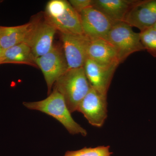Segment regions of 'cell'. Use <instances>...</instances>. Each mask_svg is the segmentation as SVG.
<instances>
[{
  "instance_id": "13",
  "label": "cell",
  "mask_w": 156,
  "mask_h": 156,
  "mask_svg": "<svg viewBox=\"0 0 156 156\" xmlns=\"http://www.w3.org/2000/svg\"><path fill=\"white\" fill-rule=\"evenodd\" d=\"M87 56L88 58L104 65L119 66L120 64L115 48L104 39L90 40L87 50Z\"/></svg>"
},
{
  "instance_id": "14",
  "label": "cell",
  "mask_w": 156,
  "mask_h": 156,
  "mask_svg": "<svg viewBox=\"0 0 156 156\" xmlns=\"http://www.w3.org/2000/svg\"><path fill=\"white\" fill-rule=\"evenodd\" d=\"M35 22L13 27L0 26V46L6 50L21 43H27Z\"/></svg>"
},
{
  "instance_id": "12",
  "label": "cell",
  "mask_w": 156,
  "mask_h": 156,
  "mask_svg": "<svg viewBox=\"0 0 156 156\" xmlns=\"http://www.w3.org/2000/svg\"><path fill=\"white\" fill-rule=\"evenodd\" d=\"M139 0H92V6L114 23L124 22L127 14Z\"/></svg>"
},
{
  "instance_id": "17",
  "label": "cell",
  "mask_w": 156,
  "mask_h": 156,
  "mask_svg": "<svg viewBox=\"0 0 156 156\" xmlns=\"http://www.w3.org/2000/svg\"><path fill=\"white\" fill-rule=\"evenodd\" d=\"M110 146H101L96 147H84L80 150L68 151L64 156H112Z\"/></svg>"
},
{
  "instance_id": "1",
  "label": "cell",
  "mask_w": 156,
  "mask_h": 156,
  "mask_svg": "<svg viewBox=\"0 0 156 156\" xmlns=\"http://www.w3.org/2000/svg\"><path fill=\"white\" fill-rule=\"evenodd\" d=\"M23 104L29 109L39 111L53 117L63 125L70 134H81L84 136L87 135V130L73 119L64 98L56 89H53V92L44 100L24 102Z\"/></svg>"
},
{
  "instance_id": "7",
  "label": "cell",
  "mask_w": 156,
  "mask_h": 156,
  "mask_svg": "<svg viewBox=\"0 0 156 156\" xmlns=\"http://www.w3.org/2000/svg\"><path fill=\"white\" fill-rule=\"evenodd\" d=\"M83 34L90 40H106L109 32L115 23L93 6L80 13Z\"/></svg>"
},
{
  "instance_id": "20",
  "label": "cell",
  "mask_w": 156,
  "mask_h": 156,
  "mask_svg": "<svg viewBox=\"0 0 156 156\" xmlns=\"http://www.w3.org/2000/svg\"><path fill=\"white\" fill-rule=\"evenodd\" d=\"M153 27H154V28L156 30V23L155 24H154V26Z\"/></svg>"
},
{
  "instance_id": "9",
  "label": "cell",
  "mask_w": 156,
  "mask_h": 156,
  "mask_svg": "<svg viewBox=\"0 0 156 156\" xmlns=\"http://www.w3.org/2000/svg\"><path fill=\"white\" fill-rule=\"evenodd\" d=\"M56 29L49 21L35 22L28 41L34 58L43 56L53 48V41Z\"/></svg>"
},
{
  "instance_id": "3",
  "label": "cell",
  "mask_w": 156,
  "mask_h": 156,
  "mask_svg": "<svg viewBox=\"0 0 156 156\" xmlns=\"http://www.w3.org/2000/svg\"><path fill=\"white\" fill-rule=\"evenodd\" d=\"M46 19L60 33L83 34L80 14L69 2L51 0L45 9Z\"/></svg>"
},
{
  "instance_id": "15",
  "label": "cell",
  "mask_w": 156,
  "mask_h": 156,
  "mask_svg": "<svg viewBox=\"0 0 156 156\" xmlns=\"http://www.w3.org/2000/svg\"><path fill=\"white\" fill-rule=\"evenodd\" d=\"M34 59L29 45L23 43L4 50L1 64H35Z\"/></svg>"
},
{
  "instance_id": "19",
  "label": "cell",
  "mask_w": 156,
  "mask_h": 156,
  "mask_svg": "<svg viewBox=\"0 0 156 156\" xmlns=\"http://www.w3.org/2000/svg\"><path fill=\"white\" fill-rule=\"evenodd\" d=\"M3 53H4V50H3L2 48H1L0 46V60H2V58Z\"/></svg>"
},
{
  "instance_id": "8",
  "label": "cell",
  "mask_w": 156,
  "mask_h": 156,
  "mask_svg": "<svg viewBox=\"0 0 156 156\" xmlns=\"http://www.w3.org/2000/svg\"><path fill=\"white\" fill-rule=\"evenodd\" d=\"M60 34L68 69L83 67L90 39L84 34Z\"/></svg>"
},
{
  "instance_id": "4",
  "label": "cell",
  "mask_w": 156,
  "mask_h": 156,
  "mask_svg": "<svg viewBox=\"0 0 156 156\" xmlns=\"http://www.w3.org/2000/svg\"><path fill=\"white\" fill-rule=\"evenodd\" d=\"M106 41L115 48L120 63L133 53L145 50L140 34L134 32L131 26L125 22L115 23Z\"/></svg>"
},
{
  "instance_id": "5",
  "label": "cell",
  "mask_w": 156,
  "mask_h": 156,
  "mask_svg": "<svg viewBox=\"0 0 156 156\" xmlns=\"http://www.w3.org/2000/svg\"><path fill=\"white\" fill-rule=\"evenodd\" d=\"M34 63L42 71L50 94L53 85L68 70L64 52L53 45L50 52L35 58Z\"/></svg>"
},
{
  "instance_id": "2",
  "label": "cell",
  "mask_w": 156,
  "mask_h": 156,
  "mask_svg": "<svg viewBox=\"0 0 156 156\" xmlns=\"http://www.w3.org/2000/svg\"><path fill=\"white\" fill-rule=\"evenodd\" d=\"M54 89L64 98L71 113L77 111L81 101L91 89L84 67L68 70L55 83Z\"/></svg>"
},
{
  "instance_id": "16",
  "label": "cell",
  "mask_w": 156,
  "mask_h": 156,
  "mask_svg": "<svg viewBox=\"0 0 156 156\" xmlns=\"http://www.w3.org/2000/svg\"><path fill=\"white\" fill-rule=\"evenodd\" d=\"M140 41L145 50L156 58V30L154 27L146 29L139 33Z\"/></svg>"
},
{
  "instance_id": "6",
  "label": "cell",
  "mask_w": 156,
  "mask_h": 156,
  "mask_svg": "<svg viewBox=\"0 0 156 156\" xmlns=\"http://www.w3.org/2000/svg\"><path fill=\"white\" fill-rule=\"evenodd\" d=\"M107 95L91 87L81 101L77 111L83 115L90 125L101 128L108 116Z\"/></svg>"
},
{
  "instance_id": "10",
  "label": "cell",
  "mask_w": 156,
  "mask_h": 156,
  "mask_svg": "<svg viewBox=\"0 0 156 156\" xmlns=\"http://www.w3.org/2000/svg\"><path fill=\"white\" fill-rule=\"evenodd\" d=\"M118 66L104 65L87 58L83 67L91 87L101 94L107 95L114 74Z\"/></svg>"
},
{
  "instance_id": "21",
  "label": "cell",
  "mask_w": 156,
  "mask_h": 156,
  "mask_svg": "<svg viewBox=\"0 0 156 156\" xmlns=\"http://www.w3.org/2000/svg\"><path fill=\"white\" fill-rule=\"evenodd\" d=\"M0 64H1V61L0 60Z\"/></svg>"
},
{
  "instance_id": "18",
  "label": "cell",
  "mask_w": 156,
  "mask_h": 156,
  "mask_svg": "<svg viewBox=\"0 0 156 156\" xmlns=\"http://www.w3.org/2000/svg\"><path fill=\"white\" fill-rule=\"evenodd\" d=\"M70 5L78 13L92 6V0H70Z\"/></svg>"
},
{
  "instance_id": "11",
  "label": "cell",
  "mask_w": 156,
  "mask_h": 156,
  "mask_svg": "<svg viewBox=\"0 0 156 156\" xmlns=\"http://www.w3.org/2000/svg\"><path fill=\"white\" fill-rule=\"evenodd\" d=\"M124 22L142 31L156 23V0H139L131 9Z\"/></svg>"
}]
</instances>
